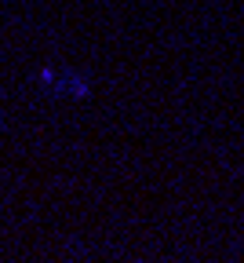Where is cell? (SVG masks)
Listing matches in <instances>:
<instances>
[{"label":"cell","mask_w":244,"mask_h":263,"mask_svg":"<svg viewBox=\"0 0 244 263\" xmlns=\"http://www.w3.org/2000/svg\"><path fill=\"white\" fill-rule=\"evenodd\" d=\"M37 84L55 99H88L91 91V77L69 70V66H44L37 73Z\"/></svg>","instance_id":"6da1fadb"}]
</instances>
